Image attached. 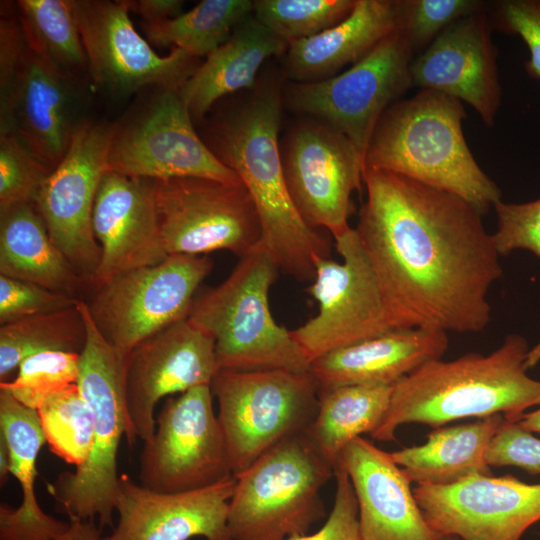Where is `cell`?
I'll return each instance as SVG.
<instances>
[{
    "label": "cell",
    "instance_id": "obj_1",
    "mask_svg": "<svg viewBox=\"0 0 540 540\" xmlns=\"http://www.w3.org/2000/svg\"><path fill=\"white\" fill-rule=\"evenodd\" d=\"M367 197L354 228L405 327L479 333L502 267L482 214L461 197L364 168Z\"/></svg>",
    "mask_w": 540,
    "mask_h": 540
},
{
    "label": "cell",
    "instance_id": "obj_2",
    "mask_svg": "<svg viewBox=\"0 0 540 540\" xmlns=\"http://www.w3.org/2000/svg\"><path fill=\"white\" fill-rule=\"evenodd\" d=\"M284 76L259 75L256 85L210 121L204 142L249 192L261 226L262 246L280 271L313 281L315 265L329 258L330 242L298 213L284 178L280 140Z\"/></svg>",
    "mask_w": 540,
    "mask_h": 540
},
{
    "label": "cell",
    "instance_id": "obj_3",
    "mask_svg": "<svg viewBox=\"0 0 540 540\" xmlns=\"http://www.w3.org/2000/svg\"><path fill=\"white\" fill-rule=\"evenodd\" d=\"M529 350L524 337L509 334L489 355L426 362L393 385L388 410L370 436L395 441L396 430L405 424L438 428L495 414L516 421L529 407L540 405V380L526 373Z\"/></svg>",
    "mask_w": 540,
    "mask_h": 540
},
{
    "label": "cell",
    "instance_id": "obj_4",
    "mask_svg": "<svg viewBox=\"0 0 540 540\" xmlns=\"http://www.w3.org/2000/svg\"><path fill=\"white\" fill-rule=\"evenodd\" d=\"M460 100L420 89L380 117L364 155V168L392 172L453 193L482 215L501 200L497 184L475 160L463 133Z\"/></svg>",
    "mask_w": 540,
    "mask_h": 540
},
{
    "label": "cell",
    "instance_id": "obj_5",
    "mask_svg": "<svg viewBox=\"0 0 540 540\" xmlns=\"http://www.w3.org/2000/svg\"><path fill=\"white\" fill-rule=\"evenodd\" d=\"M279 271L257 245L222 283L195 297L187 319L214 340L218 370L310 371L291 331L271 313L269 292Z\"/></svg>",
    "mask_w": 540,
    "mask_h": 540
},
{
    "label": "cell",
    "instance_id": "obj_6",
    "mask_svg": "<svg viewBox=\"0 0 540 540\" xmlns=\"http://www.w3.org/2000/svg\"><path fill=\"white\" fill-rule=\"evenodd\" d=\"M86 326L79 357L77 386L94 420V442L87 461L74 472H63L48 485L69 520L99 519L113 526L118 488L117 455L128 434L125 378L128 355L113 347L97 329L84 300L78 302Z\"/></svg>",
    "mask_w": 540,
    "mask_h": 540
},
{
    "label": "cell",
    "instance_id": "obj_7",
    "mask_svg": "<svg viewBox=\"0 0 540 540\" xmlns=\"http://www.w3.org/2000/svg\"><path fill=\"white\" fill-rule=\"evenodd\" d=\"M334 467L302 432L235 475L227 526L232 540H288L325 516L321 489Z\"/></svg>",
    "mask_w": 540,
    "mask_h": 540
},
{
    "label": "cell",
    "instance_id": "obj_8",
    "mask_svg": "<svg viewBox=\"0 0 540 540\" xmlns=\"http://www.w3.org/2000/svg\"><path fill=\"white\" fill-rule=\"evenodd\" d=\"M233 475L286 438L306 432L320 388L308 372L218 370L211 382Z\"/></svg>",
    "mask_w": 540,
    "mask_h": 540
},
{
    "label": "cell",
    "instance_id": "obj_9",
    "mask_svg": "<svg viewBox=\"0 0 540 540\" xmlns=\"http://www.w3.org/2000/svg\"><path fill=\"white\" fill-rule=\"evenodd\" d=\"M414 54L397 25L342 73L321 81L284 84L283 105L295 113L329 123L356 146L364 159L382 114L413 87Z\"/></svg>",
    "mask_w": 540,
    "mask_h": 540
},
{
    "label": "cell",
    "instance_id": "obj_10",
    "mask_svg": "<svg viewBox=\"0 0 540 540\" xmlns=\"http://www.w3.org/2000/svg\"><path fill=\"white\" fill-rule=\"evenodd\" d=\"M342 258H320L307 292L318 313L291 331L312 363L320 356L392 329L405 327L387 298L354 230L335 239Z\"/></svg>",
    "mask_w": 540,
    "mask_h": 540
},
{
    "label": "cell",
    "instance_id": "obj_11",
    "mask_svg": "<svg viewBox=\"0 0 540 540\" xmlns=\"http://www.w3.org/2000/svg\"><path fill=\"white\" fill-rule=\"evenodd\" d=\"M213 267L206 256L168 255L116 276L84 300L103 337L125 355L143 340L188 317Z\"/></svg>",
    "mask_w": 540,
    "mask_h": 540
},
{
    "label": "cell",
    "instance_id": "obj_12",
    "mask_svg": "<svg viewBox=\"0 0 540 540\" xmlns=\"http://www.w3.org/2000/svg\"><path fill=\"white\" fill-rule=\"evenodd\" d=\"M151 182L167 255L202 256L226 250L241 258L259 245V217L242 182L200 177Z\"/></svg>",
    "mask_w": 540,
    "mask_h": 540
},
{
    "label": "cell",
    "instance_id": "obj_13",
    "mask_svg": "<svg viewBox=\"0 0 540 540\" xmlns=\"http://www.w3.org/2000/svg\"><path fill=\"white\" fill-rule=\"evenodd\" d=\"M290 197L312 228L334 240L351 227L352 194L362 188L364 159L356 146L329 123L310 116L297 120L280 140Z\"/></svg>",
    "mask_w": 540,
    "mask_h": 540
},
{
    "label": "cell",
    "instance_id": "obj_14",
    "mask_svg": "<svg viewBox=\"0 0 540 540\" xmlns=\"http://www.w3.org/2000/svg\"><path fill=\"white\" fill-rule=\"evenodd\" d=\"M210 385L168 397L139 458V484L160 493L205 488L234 476Z\"/></svg>",
    "mask_w": 540,
    "mask_h": 540
},
{
    "label": "cell",
    "instance_id": "obj_15",
    "mask_svg": "<svg viewBox=\"0 0 540 540\" xmlns=\"http://www.w3.org/2000/svg\"><path fill=\"white\" fill-rule=\"evenodd\" d=\"M106 171L148 180L200 177L241 182L197 134L177 90L160 89L138 116L115 127Z\"/></svg>",
    "mask_w": 540,
    "mask_h": 540
},
{
    "label": "cell",
    "instance_id": "obj_16",
    "mask_svg": "<svg viewBox=\"0 0 540 540\" xmlns=\"http://www.w3.org/2000/svg\"><path fill=\"white\" fill-rule=\"evenodd\" d=\"M115 127L83 120L34 203L53 243L88 287L101 255L92 227L93 208Z\"/></svg>",
    "mask_w": 540,
    "mask_h": 540
},
{
    "label": "cell",
    "instance_id": "obj_17",
    "mask_svg": "<svg viewBox=\"0 0 540 540\" xmlns=\"http://www.w3.org/2000/svg\"><path fill=\"white\" fill-rule=\"evenodd\" d=\"M72 6L90 76L114 96L149 85L178 91L201 64L179 48L158 55L134 28L123 0H72Z\"/></svg>",
    "mask_w": 540,
    "mask_h": 540
},
{
    "label": "cell",
    "instance_id": "obj_18",
    "mask_svg": "<svg viewBox=\"0 0 540 540\" xmlns=\"http://www.w3.org/2000/svg\"><path fill=\"white\" fill-rule=\"evenodd\" d=\"M218 371L215 342L187 318L140 342L128 355L125 400L128 434L149 441L156 428L155 407L164 397L211 385Z\"/></svg>",
    "mask_w": 540,
    "mask_h": 540
},
{
    "label": "cell",
    "instance_id": "obj_19",
    "mask_svg": "<svg viewBox=\"0 0 540 540\" xmlns=\"http://www.w3.org/2000/svg\"><path fill=\"white\" fill-rule=\"evenodd\" d=\"M413 493L434 530L463 540H520L540 521V483L528 484L511 475L417 485Z\"/></svg>",
    "mask_w": 540,
    "mask_h": 540
},
{
    "label": "cell",
    "instance_id": "obj_20",
    "mask_svg": "<svg viewBox=\"0 0 540 540\" xmlns=\"http://www.w3.org/2000/svg\"><path fill=\"white\" fill-rule=\"evenodd\" d=\"M68 75L27 48L14 80L0 98V133L10 132L52 171L66 154L83 120Z\"/></svg>",
    "mask_w": 540,
    "mask_h": 540
},
{
    "label": "cell",
    "instance_id": "obj_21",
    "mask_svg": "<svg viewBox=\"0 0 540 540\" xmlns=\"http://www.w3.org/2000/svg\"><path fill=\"white\" fill-rule=\"evenodd\" d=\"M487 10L462 17L443 30L413 59L411 78L413 87L466 102L486 126H493L501 86Z\"/></svg>",
    "mask_w": 540,
    "mask_h": 540
},
{
    "label": "cell",
    "instance_id": "obj_22",
    "mask_svg": "<svg viewBox=\"0 0 540 540\" xmlns=\"http://www.w3.org/2000/svg\"><path fill=\"white\" fill-rule=\"evenodd\" d=\"M235 483L232 476L197 490L160 493L122 474L115 498L119 520L103 540H232L227 516Z\"/></svg>",
    "mask_w": 540,
    "mask_h": 540
},
{
    "label": "cell",
    "instance_id": "obj_23",
    "mask_svg": "<svg viewBox=\"0 0 540 540\" xmlns=\"http://www.w3.org/2000/svg\"><path fill=\"white\" fill-rule=\"evenodd\" d=\"M92 227L100 262L89 288L167 258L161 242L152 182L106 171L95 198Z\"/></svg>",
    "mask_w": 540,
    "mask_h": 540
},
{
    "label": "cell",
    "instance_id": "obj_24",
    "mask_svg": "<svg viewBox=\"0 0 540 540\" xmlns=\"http://www.w3.org/2000/svg\"><path fill=\"white\" fill-rule=\"evenodd\" d=\"M335 466L352 483L361 540H442L426 521L411 481L390 453L362 437L351 441Z\"/></svg>",
    "mask_w": 540,
    "mask_h": 540
},
{
    "label": "cell",
    "instance_id": "obj_25",
    "mask_svg": "<svg viewBox=\"0 0 540 540\" xmlns=\"http://www.w3.org/2000/svg\"><path fill=\"white\" fill-rule=\"evenodd\" d=\"M446 332L424 327L392 329L332 350L311 363L320 390L350 385L393 386L448 348Z\"/></svg>",
    "mask_w": 540,
    "mask_h": 540
},
{
    "label": "cell",
    "instance_id": "obj_26",
    "mask_svg": "<svg viewBox=\"0 0 540 540\" xmlns=\"http://www.w3.org/2000/svg\"><path fill=\"white\" fill-rule=\"evenodd\" d=\"M397 25L396 0H356L343 21L289 44L284 54L283 76L289 82L331 78L366 56Z\"/></svg>",
    "mask_w": 540,
    "mask_h": 540
},
{
    "label": "cell",
    "instance_id": "obj_27",
    "mask_svg": "<svg viewBox=\"0 0 540 540\" xmlns=\"http://www.w3.org/2000/svg\"><path fill=\"white\" fill-rule=\"evenodd\" d=\"M0 436L10 457V474L21 486L17 508L0 505V540H57L69 527L40 507L35 493L36 463L46 442L37 410L0 388Z\"/></svg>",
    "mask_w": 540,
    "mask_h": 540
},
{
    "label": "cell",
    "instance_id": "obj_28",
    "mask_svg": "<svg viewBox=\"0 0 540 540\" xmlns=\"http://www.w3.org/2000/svg\"><path fill=\"white\" fill-rule=\"evenodd\" d=\"M287 48L253 13L247 16L178 90L193 120L203 119L225 96L252 89L263 64Z\"/></svg>",
    "mask_w": 540,
    "mask_h": 540
},
{
    "label": "cell",
    "instance_id": "obj_29",
    "mask_svg": "<svg viewBox=\"0 0 540 540\" xmlns=\"http://www.w3.org/2000/svg\"><path fill=\"white\" fill-rule=\"evenodd\" d=\"M0 275L83 300L88 288L53 243L34 204L0 210Z\"/></svg>",
    "mask_w": 540,
    "mask_h": 540
},
{
    "label": "cell",
    "instance_id": "obj_30",
    "mask_svg": "<svg viewBox=\"0 0 540 540\" xmlns=\"http://www.w3.org/2000/svg\"><path fill=\"white\" fill-rule=\"evenodd\" d=\"M501 414L430 432L422 445L390 453L393 461L417 485H451L473 475H492L486 455L503 424Z\"/></svg>",
    "mask_w": 540,
    "mask_h": 540
},
{
    "label": "cell",
    "instance_id": "obj_31",
    "mask_svg": "<svg viewBox=\"0 0 540 540\" xmlns=\"http://www.w3.org/2000/svg\"><path fill=\"white\" fill-rule=\"evenodd\" d=\"M392 389L385 385H350L320 390L318 410L306 433L333 467L351 441L379 426Z\"/></svg>",
    "mask_w": 540,
    "mask_h": 540
},
{
    "label": "cell",
    "instance_id": "obj_32",
    "mask_svg": "<svg viewBox=\"0 0 540 540\" xmlns=\"http://www.w3.org/2000/svg\"><path fill=\"white\" fill-rule=\"evenodd\" d=\"M253 13L250 0H203L193 9L157 23H144L147 38L158 46L207 57L225 43L237 25Z\"/></svg>",
    "mask_w": 540,
    "mask_h": 540
},
{
    "label": "cell",
    "instance_id": "obj_33",
    "mask_svg": "<svg viewBox=\"0 0 540 540\" xmlns=\"http://www.w3.org/2000/svg\"><path fill=\"white\" fill-rule=\"evenodd\" d=\"M86 335V326L78 305L1 325V382L7 381L20 363L33 354L44 351L80 354Z\"/></svg>",
    "mask_w": 540,
    "mask_h": 540
},
{
    "label": "cell",
    "instance_id": "obj_34",
    "mask_svg": "<svg viewBox=\"0 0 540 540\" xmlns=\"http://www.w3.org/2000/svg\"><path fill=\"white\" fill-rule=\"evenodd\" d=\"M16 6L33 51L71 76L88 69L72 0H19Z\"/></svg>",
    "mask_w": 540,
    "mask_h": 540
},
{
    "label": "cell",
    "instance_id": "obj_35",
    "mask_svg": "<svg viewBox=\"0 0 540 540\" xmlns=\"http://www.w3.org/2000/svg\"><path fill=\"white\" fill-rule=\"evenodd\" d=\"M37 413L50 451L75 467L84 464L93 447L94 420L77 384L49 395Z\"/></svg>",
    "mask_w": 540,
    "mask_h": 540
},
{
    "label": "cell",
    "instance_id": "obj_36",
    "mask_svg": "<svg viewBox=\"0 0 540 540\" xmlns=\"http://www.w3.org/2000/svg\"><path fill=\"white\" fill-rule=\"evenodd\" d=\"M355 4L356 0H255L253 14L289 46L343 21Z\"/></svg>",
    "mask_w": 540,
    "mask_h": 540
},
{
    "label": "cell",
    "instance_id": "obj_37",
    "mask_svg": "<svg viewBox=\"0 0 540 540\" xmlns=\"http://www.w3.org/2000/svg\"><path fill=\"white\" fill-rule=\"evenodd\" d=\"M80 354L44 351L25 358L12 381L0 382L18 402L37 410L51 394L77 384Z\"/></svg>",
    "mask_w": 540,
    "mask_h": 540
},
{
    "label": "cell",
    "instance_id": "obj_38",
    "mask_svg": "<svg viewBox=\"0 0 540 540\" xmlns=\"http://www.w3.org/2000/svg\"><path fill=\"white\" fill-rule=\"evenodd\" d=\"M398 26L415 52L424 51L458 19L487 10L480 0H396ZM420 52V53H421Z\"/></svg>",
    "mask_w": 540,
    "mask_h": 540
},
{
    "label": "cell",
    "instance_id": "obj_39",
    "mask_svg": "<svg viewBox=\"0 0 540 540\" xmlns=\"http://www.w3.org/2000/svg\"><path fill=\"white\" fill-rule=\"evenodd\" d=\"M50 173L15 135L0 133V210L34 204Z\"/></svg>",
    "mask_w": 540,
    "mask_h": 540
},
{
    "label": "cell",
    "instance_id": "obj_40",
    "mask_svg": "<svg viewBox=\"0 0 540 540\" xmlns=\"http://www.w3.org/2000/svg\"><path fill=\"white\" fill-rule=\"evenodd\" d=\"M497 230L492 234L500 256L523 249L540 258V198L526 203L499 200L493 206Z\"/></svg>",
    "mask_w": 540,
    "mask_h": 540
},
{
    "label": "cell",
    "instance_id": "obj_41",
    "mask_svg": "<svg viewBox=\"0 0 540 540\" xmlns=\"http://www.w3.org/2000/svg\"><path fill=\"white\" fill-rule=\"evenodd\" d=\"M79 301L31 282L0 275L1 325L72 308Z\"/></svg>",
    "mask_w": 540,
    "mask_h": 540
},
{
    "label": "cell",
    "instance_id": "obj_42",
    "mask_svg": "<svg viewBox=\"0 0 540 540\" xmlns=\"http://www.w3.org/2000/svg\"><path fill=\"white\" fill-rule=\"evenodd\" d=\"M492 28L520 37L529 58L530 77L540 80V0H501L491 5Z\"/></svg>",
    "mask_w": 540,
    "mask_h": 540
},
{
    "label": "cell",
    "instance_id": "obj_43",
    "mask_svg": "<svg viewBox=\"0 0 540 540\" xmlns=\"http://www.w3.org/2000/svg\"><path fill=\"white\" fill-rule=\"evenodd\" d=\"M489 466H512L540 475V439L516 421L504 420L486 455Z\"/></svg>",
    "mask_w": 540,
    "mask_h": 540
},
{
    "label": "cell",
    "instance_id": "obj_44",
    "mask_svg": "<svg viewBox=\"0 0 540 540\" xmlns=\"http://www.w3.org/2000/svg\"><path fill=\"white\" fill-rule=\"evenodd\" d=\"M336 492L333 508L322 528L314 534L290 537L288 540H361L358 504L346 471L335 466Z\"/></svg>",
    "mask_w": 540,
    "mask_h": 540
},
{
    "label": "cell",
    "instance_id": "obj_45",
    "mask_svg": "<svg viewBox=\"0 0 540 540\" xmlns=\"http://www.w3.org/2000/svg\"><path fill=\"white\" fill-rule=\"evenodd\" d=\"M27 48V41L17 18L0 21V98L8 92Z\"/></svg>",
    "mask_w": 540,
    "mask_h": 540
},
{
    "label": "cell",
    "instance_id": "obj_46",
    "mask_svg": "<svg viewBox=\"0 0 540 540\" xmlns=\"http://www.w3.org/2000/svg\"><path fill=\"white\" fill-rule=\"evenodd\" d=\"M129 12L138 14L144 23H157L181 14L184 2L179 0H123Z\"/></svg>",
    "mask_w": 540,
    "mask_h": 540
},
{
    "label": "cell",
    "instance_id": "obj_47",
    "mask_svg": "<svg viewBox=\"0 0 540 540\" xmlns=\"http://www.w3.org/2000/svg\"><path fill=\"white\" fill-rule=\"evenodd\" d=\"M68 529L57 540H103L93 520H69Z\"/></svg>",
    "mask_w": 540,
    "mask_h": 540
},
{
    "label": "cell",
    "instance_id": "obj_48",
    "mask_svg": "<svg viewBox=\"0 0 540 540\" xmlns=\"http://www.w3.org/2000/svg\"><path fill=\"white\" fill-rule=\"evenodd\" d=\"M516 422L523 429L540 434V405L536 410L520 415Z\"/></svg>",
    "mask_w": 540,
    "mask_h": 540
},
{
    "label": "cell",
    "instance_id": "obj_49",
    "mask_svg": "<svg viewBox=\"0 0 540 540\" xmlns=\"http://www.w3.org/2000/svg\"><path fill=\"white\" fill-rule=\"evenodd\" d=\"M10 474V457L9 450L4 441L0 436V483L3 487L8 479Z\"/></svg>",
    "mask_w": 540,
    "mask_h": 540
},
{
    "label": "cell",
    "instance_id": "obj_50",
    "mask_svg": "<svg viewBox=\"0 0 540 540\" xmlns=\"http://www.w3.org/2000/svg\"><path fill=\"white\" fill-rule=\"evenodd\" d=\"M540 362V342L532 349L529 350L525 361V368H533Z\"/></svg>",
    "mask_w": 540,
    "mask_h": 540
},
{
    "label": "cell",
    "instance_id": "obj_51",
    "mask_svg": "<svg viewBox=\"0 0 540 540\" xmlns=\"http://www.w3.org/2000/svg\"><path fill=\"white\" fill-rule=\"evenodd\" d=\"M442 540H458V538L455 536H444Z\"/></svg>",
    "mask_w": 540,
    "mask_h": 540
},
{
    "label": "cell",
    "instance_id": "obj_52",
    "mask_svg": "<svg viewBox=\"0 0 540 540\" xmlns=\"http://www.w3.org/2000/svg\"><path fill=\"white\" fill-rule=\"evenodd\" d=\"M539 535H540V533H539Z\"/></svg>",
    "mask_w": 540,
    "mask_h": 540
}]
</instances>
